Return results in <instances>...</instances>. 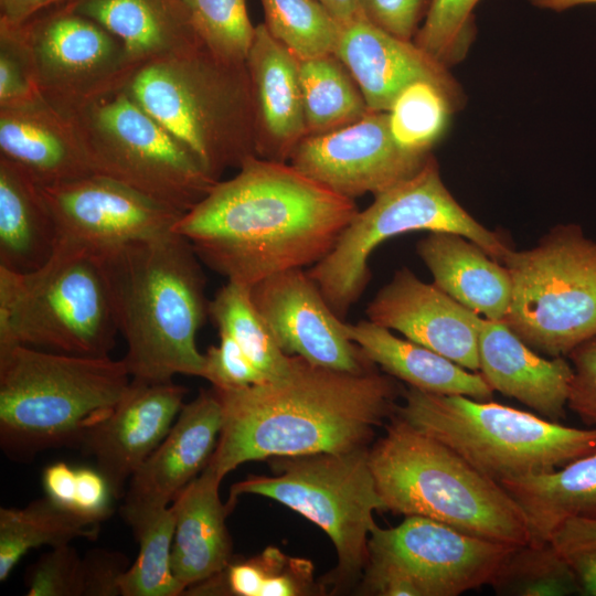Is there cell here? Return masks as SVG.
Returning <instances> with one entry per match:
<instances>
[{
  "mask_svg": "<svg viewBox=\"0 0 596 596\" xmlns=\"http://www.w3.org/2000/svg\"><path fill=\"white\" fill-rule=\"evenodd\" d=\"M173 227L201 263L230 281L253 286L288 269L313 266L359 212L354 201L290 163L247 157Z\"/></svg>",
  "mask_w": 596,
  "mask_h": 596,
  "instance_id": "cell-1",
  "label": "cell"
},
{
  "mask_svg": "<svg viewBox=\"0 0 596 596\" xmlns=\"http://www.w3.org/2000/svg\"><path fill=\"white\" fill-rule=\"evenodd\" d=\"M214 391L223 423L207 466L221 479L252 460L368 448L403 393L375 369L344 372L297 355L280 379Z\"/></svg>",
  "mask_w": 596,
  "mask_h": 596,
  "instance_id": "cell-2",
  "label": "cell"
},
{
  "mask_svg": "<svg viewBox=\"0 0 596 596\" xmlns=\"http://www.w3.org/2000/svg\"><path fill=\"white\" fill-rule=\"evenodd\" d=\"M111 289L123 358L134 380L202 376L196 333L209 316L206 278L189 241L170 232L99 253Z\"/></svg>",
  "mask_w": 596,
  "mask_h": 596,
  "instance_id": "cell-3",
  "label": "cell"
},
{
  "mask_svg": "<svg viewBox=\"0 0 596 596\" xmlns=\"http://www.w3.org/2000/svg\"><path fill=\"white\" fill-rule=\"evenodd\" d=\"M369 462L385 511L514 546L530 542L525 517L502 485L395 414Z\"/></svg>",
  "mask_w": 596,
  "mask_h": 596,
  "instance_id": "cell-4",
  "label": "cell"
},
{
  "mask_svg": "<svg viewBox=\"0 0 596 596\" xmlns=\"http://www.w3.org/2000/svg\"><path fill=\"white\" fill-rule=\"evenodd\" d=\"M131 376L121 360L0 349V447L13 461L78 446L83 432L124 395Z\"/></svg>",
  "mask_w": 596,
  "mask_h": 596,
  "instance_id": "cell-5",
  "label": "cell"
},
{
  "mask_svg": "<svg viewBox=\"0 0 596 596\" xmlns=\"http://www.w3.org/2000/svg\"><path fill=\"white\" fill-rule=\"evenodd\" d=\"M125 89L215 181L256 155L246 64L224 62L199 45L140 66Z\"/></svg>",
  "mask_w": 596,
  "mask_h": 596,
  "instance_id": "cell-6",
  "label": "cell"
},
{
  "mask_svg": "<svg viewBox=\"0 0 596 596\" xmlns=\"http://www.w3.org/2000/svg\"><path fill=\"white\" fill-rule=\"evenodd\" d=\"M118 326L99 253L58 243L31 273L0 266V349L109 356Z\"/></svg>",
  "mask_w": 596,
  "mask_h": 596,
  "instance_id": "cell-7",
  "label": "cell"
},
{
  "mask_svg": "<svg viewBox=\"0 0 596 596\" xmlns=\"http://www.w3.org/2000/svg\"><path fill=\"white\" fill-rule=\"evenodd\" d=\"M395 415L448 446L486 477L555 470L596 449V428H576L496 402L408 386Z\"/></svg>",
  "mask_w": 596,
  "mask_h": 596,
  "instance_id": "cell-8",
  "label": "cell"
},
{
  "mask_svg": "<svg viewBox=\"0 0 596 596\" xmlns=\"http://www.w3.org/2000/svg\"><path fill=\"white\" fill-rule=\"evenodd\" d=\"M412 231L462 235L500 263L512 249L455 200L436 159L429 156L414 175L375 194L371 205L348 224L333 249L307 270L337 317L343 320L368 286L373 249Z\"/></svg>",
  "mask_w": 596,
  "mask_h": 596,
  "instance_id": "cell-9",
  "label": "cell"
},
{
  "mask_svg": "<svg viewBox=\"0 0 596 596\" xmlns=\"http://www.w3.org/2000/svg\"><path fill=\"white\" fill-rule=\"evenodd\" d=\"M502 264L512 297L504 322L531 349L567 356L596 336V242L582 227H553L528 251L511 249Z\"/></svg>",
  "mask_w": 596,
  "mask_h": 596,
  "instance_id": "cell-10",
  "label": "cell"
},
{
  "mask_svg": "<svg viewBox=\"0 0 596 596\" xmlns=\"http://www.w3.org/2000/svg\"><path fill=\"white\" fill-rule=\"evenodd\" d=\"M275 475L248 476L232 485L227 503L241 494L273 499L317 524L332 541L338 584L354 582L369 562L374 511H385L369 462V448L274 457Z\"/></svg>",
  "mask_w": 596,
  "mask_h": 596,
  "instance_id": "cell-11",
  "label": "cell"
},
{
  "mask_svg": "<svg viewBox=\"0 0 596 596\" xmlns=\"http://www.w3.org/2000/svg\"><path fill=\"white\" fill-rule=\"evenodd\" d=\"M68 115L95 174L187 213L216 184L124 88Z\"/></svg>",
  "mask_w": 596,
  "mask_h": 596,
  "instance_id": "cell-12",
  "label": "cell"
},
{
  "mask_svg": "<svg viewBox=\"0 0 596 596\" xmlns=\"http://www.w3.org/2000/svg\"><path fill=\"white\" fill-rule=\"evenodd\" d=\"M12 26L40 94L64 114L124 88L139 68L117 38L67 2Z\"/></svg>",
  "mask_w": 596,
  "mask_h": 596,
  "instance_id": "cell-13",
  "label": "cell"
},
{
  "mask_svg": "<svg viewBox=\"0 0 596 596\" xmlns=\"http://www.w3.org/2000/svg\"><path fill=\"white\" fill-rule=\"evenodd\" d=\"M515 547L429 518L407 515L394 528L376 525L369 540V558L398 570L417 596H458L490 585Z\"/></svg>",
  "mask_w": 596,
  "mask_h": 596,
  "instance_id": "cell-14",
  "label": "cell"
},
{
  "mask_svg": "<svg viewBox=\"0 0 596 596\" xmlns=\"http://www.w3.org/2000/svg\"><path fill=\"white\" fill-rule=\"evenodd\" d=\"M429 152L402 148L390 130L389 111L369 110L339 129L306 136L290 164L336 193L354 200L374 195L414 175Z\"/></svg>",
  "mask_w": 596,
  "mask_h": 596,
  "instance_id": "cell-15",
  "label": "cell"
},
{
  "mask_svg": "<svg viewBox=\"0 0 596 596\" xmlns=\"http://www.w3.org/2000/svg\"><path fill=\"white\" fill-rule=\"evenodd\" d=\"M41 190L58 243L97 253L170 233L184 214L100 174Z\"/></svg>",
  "mask_w": 596,
  "mask_h": 596,
  "instance_id": "cell-16",
  "label": "cell"
},
{
  "mask_svg": "<svg viewBox=\"0 0 596 596\" xmlns=\"http://www.w3.org/2000/svg\"><path fill=\"white\" fill-rule=\"evenodd\" d=\"M251 297L287 355L351 373L375 369L361 348L345 336L343 320L334 315L302 268L259 280L251 287Z\"/></svg>",
  "mask_w": 596,
  "mask_h": 596,
  "instance_id": "cell-17",
  "label": "cell"
},
{
  "mask_svg": "<svg viewBox=\"0 0 596 596\" xmlns=\"http://www.w3.org/2000/svg\"><path fill=\"white\" fill-rule=\"evenodd\" d=\"M187 392L172 381L131 379L120 400L83 432L77 448L94 458L114 499L125 497L131 476L166 437Z\"/></svg>",
  "mask_w": 596,
  "mask_h": 596,
  "instance_id": "cell-18",
  "label": "cell"
},
{
  "mask_svg": "<svg viewBox=\"0 0 596 596\" xmlns=\"http://www.w3.org/2000/svg\"><path fill=\"white\" fill-rule=\"evenodd\" d=\"M368 320L404 334L470 370L479 371L483 319L411 269H397L368 305Z\"/></svg>",
  "mask_w": 596,
  "mask_h": 596,
  "instance_id": "cell-19",
  "label": "cell"
},
{
  "mask_svg": "<svg viewBox=\"0 0 596 596\" xmlns=\"http://www.w3.org/2000/svg\"><path fill=\"white\" fill-rule=\"evenodd\" d=\"M334 55L359 86L369 110L389 111L408 85L429 82L449 99L454 110L466 102L449 68L418 47L368 21L362 14L341 25Z\"/></svg>",
  "mask_w": 596,
  "mask_h": 596,
  "instance_id": "cell-20",
  "label": "cell"
},
{
  "mask_svg": "<svg viewBox=\"0 0 596 596\" xmlns=\"http://www.w3.org/2000/svg\"><path fill=\"white\" fill-rule=\"evenodd\" d=\"M223 423L222 404L212 387L182 406L170 430L131 476L120 514L169 507L207 466Z\"/></svg>",
  "mask_w": 596,
  "mask_h": 596,
  "instance_id": "cell-21",
  "label": "cell"
},
{
  "mask_svg": "<svg viewBox=\"0 0 596 596\" xmlns=\"http://www.w3.org/2000/svg\"><path fill=\"white\" fill-rule=\"evenodd\" d=\"M0 157L41 187L95 174L72 118L42 95L0 108Z\"/></svg>",
  "mask_w": 596,
  "mask_h": 596,
  "instance_id": "cell-22",
  "label": "cell"
},
{
  "mask_svg": "<svg viewBox=\"0 0 596 596\" xmlns=\"http://www.w3.org/2000/svg\"><path fill=\"white\" fill-rule=\"evenodd\" d=\"M246 66L255 116L256 155L285 162L307 136L299 58L257 24Z\"/></svg>",
  "mask_w": 596,
  "mask_h": 596,
  "instance_id": "cell-23",
  "label": "cell"
},
{
  "mask_svg": "<svg viewBox=\"0 0 596 596\" xmlns=\"http://www.w3.org/2000/svg\"><path fill=\"white\" fill-rule=\"evenodd\" d=\"M478 356L479 371L493 391L518 400L549 421L565 417L573 368L564 356L545 359L504 321L486 318L479 331Z\"/></svg>",
  "mask_w": 596,
  "mask_h": 596,
  "instance_id": "cell-24",
  "label": "cell"
},
{
  "mask_svg": "<svg viewBox=\"0 0 596 596\" xmlns=\"http://www.w3.org/2000/svg\"><path fill=\"white\" fill-rule=\"evenodd\" d=\"M222 480L206 466L171 503L175 517L171 568L184 590L221 573L233 561L226 525L233 507L221 500Z\"/></svg>",
  "mask_w": 596,
  "mask_h": 596,
  "instance_id": "cell-25",
  "label": "cell"
},
{
  "mask_svg": "<svg viewBox=\"0 0 596 596\" xmlns=\"http://www.w3.org/2000/svg\"><path fill=\"white\" fill-rule=\"evenodd\" d=\"M416 251L439 289L486 319L505 320L512 281L503 264L456 233L430 232Z\"/></svg>",
  "mask_w": 596,
  "mask_h": 596,
  "instance_id": "cell-26",
  "label": "cell"
},
{
  "mask_svg": "<svg viewBox=\"0 0 596 596\" xmlns=\"http://www.w3.org/2000/svg\"><path fill=\"white\" fill-rule=\"evenodd\" d=\"M117 38L139 67L203 45L182 0H68ZM204 46V45H203Z\"/></svg>",
  "mask_w": 596,
  "mask_h": 596,
  "instance_id": "cell-27",
  "label": "cell"
},
{
  "mask_svg": "<svg viewBox=\"0 0 596 596\" xmlns=\"http://www.w3.org/2000/svg\"><path fill=\"white\" fill-rule=\"evenodd\" d=\"M345 336L386 374L424 392L464 395L489 401L493 390L480 372L467 370L448 358L412 340L391 333L370 320L341 323Z\"/></svg>",
  "mask_w": 596,
  "mask_h": 596,
  "instance_id": "cell-28",
  "label": "cell"
},
{
  "mask_svg": "<svg viewBox=\"0 0 596 596\" xmlns=\"http://www.w3.org/2000/svg\"><path fill=\"white\" fill-rule=\"evenodd\" d=\"M57 244V227L41 185L0 157V266L34 272L50 260Z\"/></svg>",
  "mask_w": 596,
  "mask_h": 596,
  "instance_id": "cell-29",
  "label": "cell"
},
{
  "mask_svg": "<svg viewBox=\"0 0 596 596\" xmlns=\"http://www.w3.org/2000/svg\"><path fill=\"white\" fill-rule=\"evenodd\" d=\"M500 485L521 508L531 544L549 543L567 519L596 520V449L555 470Z\"/></svg>",
  "mask_w": 596,
  "mask_h": 596,
  "instance_id": "cell-30",
  "label": "cell"
},
{
  "mask_svg": "<svg viewBox=\"0 0 596 596\" xmlns=\"http://www.w3.org/2000/svg\"><path fill=\"white\" fill-rule=\"evenodd\" d=\"M99 525L56 504L49 497L23 508L0 509V582L33 549L68 544L78 538L95 540Z\"/></svg>",
  "mask_w": 596,
  "mask_h": 596,
  "instance_id": "cell-31",
  "label": "cell"
},
{
  "mask_svg": "<svg viewBox=\"0 0 596 596\" xmlns=\"http://www.w3.org/2000/svg\"><path fill=\"white\" fill-rule=\"evenodd\" d=\"M299 76L307 136L339 129L369 111L359 86L334 54L299 60Z\"/></svg>",
  "mask_w": 596,
  "mask_h": 596,
  "instance_id": "cell-32",
  "label": "cell"
},
{
  "mask_svg": "<svg viewBox=\"0 0 596 596\" xmlns=\"http://www.w3.org/2000/svg\"><path fill=\"white\" fill-rule=\"evenodd\" d=\"M209 316L219 331L230 334L269 381L287 375L295 355L278 347L251 297V286L230 281L209 301Z\"/></svg>",
  "mask_w": 596,
  "mask_h": 596,
  "instance_id": "cell-33",
  "label": "cell"
},
{
  "mask_svg": "<svg viewBox=\"0 0 596 596\" xmlns=\"http://www.w3.org/2000/svg\"><path fill=\"white\" fill-rule=\"evenodd\" d=\"M131 528L139 551L119 582L121 596H179L184 588L171 568L175 517L172 505L134 515Z\"/></svg>",
  "mask_w": 596,
  "mask_h": 596,
  "instance_id": "cell-34",
  "label": "cell"
},
{
  "mask_svg": "<svg viewBox=\"0 0 596 596\" xmlns=\"http://www.w3.org/2000/svg\"><path fill=\"white\" fill-rule=\"evenodd\" d=\"M490 586L498 595L582 594L567 560L550 542L517 546L501 564Z\"/></svg>",
  "mask_w": 596,
  "mask_h": 596,
  "instance_id": "cell-35",
  "label": "cell"
},
{
  "mask_svg": "<svg viewBox=\"0 0 596 596\" xmlns=\"http://www.w3.org/2000/svg\"><path fill=\"white\" fill-rule=\"evenodd\" d=\"M267 30L299 60L334 54L341 23L317 0H260Z\"/></svg>",
  "mask_w": 596,
  "mask_h": 596,
  "instance_id": "cell-36",
  "label": "cell"
},
{
  "mask_svg": "<svg viewBox=\"0 0 596 596\" xmlns=\"http://www.w3.org/2000/svg\"><path fill=\"white\" fill-rule=\"evenodd\" d=\"M451 111L447 96L429 82L405 87L389 110L390 130L404 149L429 152L443 136Z\"/></svg>",
  "mask_w": 596,
  "mask_h": 596,
  "instance_id": "cell-37",
  "label": "cell"
},
{
  "mask_svg": "<svg viewBox=\"0 0 596 596\" xmlns=\"http://www.w3.org/2000/svg\"><path fill=\"white\" fill-rule=\"evenodd\" d=\"M201 43L231 64H246L255 29L246 0H182Z\"/></svg>",
  "mask_w": 596,
  "mask_h": 596,
  "instance_id": "cell-38",
  "label": "cell"
},
{
  "mask_svg": "<svg viewBox=\"0 0 596 596\" xmlns=\"http://www.w3.org/2000/svg\"><path fill=\"white\" fill-rule=\"evenodd\" d=\"M480 0H430L414 43L450 67L465 58L476 34L473 9Z\"/></svg>",
  "mask_w": 596,
  "mask_h": 596,
  "instance_id": "cell-39",
  "label": "cell"
},
{
  "mask_svg": "<svg viewBox=\"0 0 596 596\" xmlns=\"http://www.w3.org/2000/svg\"><path fill=\"white\" fill-rule=\"evenodd\" d=\"M42 485L56 504L97 524L107 520L114 498L103 475L95 468H74L65 462L45 467Z\"/></svg>",
  "mask_w": 596,
  "mask_h": 596,
  "instance_id": "cell-40",
  "label": "cell"
},
{
  "mask_svg": "<svg viewBox=\"0 0 596 596\" xmlns=\"http://www.w3.org/2000/svg\"><path fill=\"white\" fill-rule=\"evenodd\" d=\"M29 596H82V556L68 544L51 547L24 576Z\"/></svg>",
  "mask_w": 596,
  "mask_h": 596,
  "instance_id": "cell-41",
  "label": "cell"
},
{
  "mask_svg": "<svg viewBox=\"0 0 596 596\" xmlns=\"http://www.w3.org/2000/svg\"><path fill=\"white\" fill-rule=\"evenodd\" d=\"M219 345H211L204 354L202 376L212 387L222 391L238 390L268 382L260 370L226 332L219 331Z\"/></svg>",
  "mask_w": 596,
  "mask_h": 596,
  "instance_id": "cell-42",
  "label": "cell"
},
{
  "mask_svg": "<svg viewBox=\"0 0 596 596\" xmlns=\"http://www.w3.org/2000/svg\"><path fill=\"white\" fill-rule=\"evenodd\" d=\"M40 95L14 28L0 21V108L24 104Z\"/></svg>",
  "mask_w": 596,
  "mask_h": 596,
  "instance_id": "cell-43",
  "label": "cell"
},
{
  "mask_svg": "<svg viewBox=\"0 0 596 596\" xmlns=\"http://www.w3.org/2000/svg\"><path fill=\"white\" fill-rule=\"evenodd\" d=\"M253 558L262 577L260 596H296L312 590L313 566L308 560L288 556L274 546Z\"/></svg>",
  "mask_w": 596,
  "mask_h": 596,
  "instance_id": "cell-44",
  "label": "cell"
},
{
  "mask_svg": "<svg viewBox=\"0 0 596 596\" xmlns=\"http://www.w3.org/2000/svg\"><path fill=\"white\" fill-rule=\"evenodd\" d=\"M360 13L381 30L413 41L430 0H358Z\"/></svg>",
  "mask_w": 596,
  "mask_h": 596,
  "instance_id": "cell-45",
  "label": "cell"
},
{
  "mask_svg": "<svg viewBox=\"0 0 596 596\" xmlns=\"http://www.w3.org/2000/svg\"><path fill=\"white\" fill-rule=\"evenodd\" d=\"M567 358L573 368L567 407L587 425H596V336L573 349Z\"/></svg>",
  "mask_w": 596,
  "mask_h": 596,
  "instance_id": "cell-46",
  "label": "cell"
},
{
  "mask_svg": "<svg viewBox=\"0 0 596 596\" xmlns=\"http://www.w3.org/2000/svg\"><path fill=\"white\" fill-rule=\"evenodd\" d=\"M130 565L120 551L88 550L82 556V596H121L119 582Z\"/></svg>",
  "mask_w": 596,
  "mask_h": 596,
  "instance_id": "cell-47",
  "label": "cell"
},
{
  "mask_svg": "<svg viewBox=\"0 0 596 596\" xmlns=\"http://www.w3.org/2000/svg\"><path fill=\"white\" fill-rule=\"evenodd\" d=\"M550 543L562 555L596 547V520L572 518L553 533Z\"/></svg>",
  "mask_w": 596,
  "mask_h": 596,
  "instance_id": "cell-48",
  "label": "cell"
},
{
  "mask_svg": "<svg viewBox=\"0 0 596 596\" xmlns=\"http://www.w3.org/2000/svg\"><path fill=\"white\" fill-rule=\"evenodd\" d=\"M68 0H0V21L20 25L35 14Z\"/></svg>",
  "mask_w": 596,
  "mask_h": 596,
  "instance_id": "cell-49",
  "label": "cell"
},
{
  "mask_svg": "<svg viewBox=\"0 0 596 596\" xmlns=\"http://www.w3.org/2000/svg\"><path fill=\"white\" fill-rule=\"evenodd\" d=\"M578 581L583 595L596 596V547L563 555Z\"/></svg>",
  "mask_w": 596,
  "mask_h": 596,
  "instance_id": "cell-50",
  "label": "cell"
},
{
  "mask_svg": "<svg viewBox=\"0 0 596 596\" xmlns=\"http://www.w3.org/2000/svg\"><path fill=\"white\" fill-rule=\"evenodd\" d=\"M320 2L341 24H345L360 15L358 0H317Z\"/></svg>",
  "mask_w": 596,
  "mask_h": 596,
  "instance_id": "cell-51",
  "label": "cell"
},
{
  "mask_svg": "<svg viewBox=\"0 0 596 596\" xmlns=\"http://www.w3.org/2000/svg\"><path fill=\"white\" fill-rule=\"evenodd\" d=\"M534 7L561 12L582 4H596V0H529Z\"/></svg>",
  "mask_w": 596,
  "mask_h": 596,
  "instance_id": "cell-52",
  "label": "cell"
}]
</instances>
